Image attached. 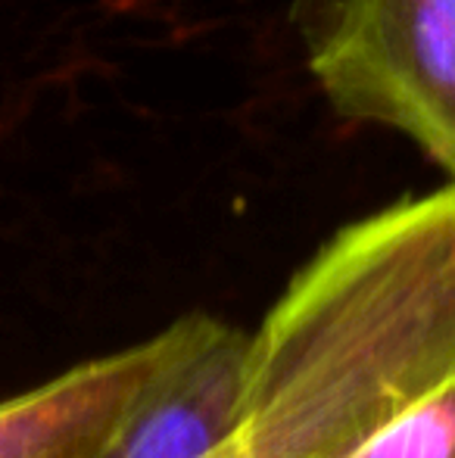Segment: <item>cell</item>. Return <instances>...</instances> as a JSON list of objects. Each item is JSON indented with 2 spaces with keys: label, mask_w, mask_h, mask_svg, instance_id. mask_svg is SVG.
<instances>
[{
  "label": "cell",
  "mask_w": 455,
  "mask_h": 458,
  "mask_svg": "<svg viewBox=\"0 0 455 458\" xmlns=\"http://www.w3.org/2000/svg\"><path fill=\"white\" fill-rule=\"evenodd\" d=\"M455 377V182L337 231L249 334L247 458H346Z\"/></svg>",
  "instance_id": "obj_1"
},
{
  "label": "cell",
  "mask_w": 455,
  "mask_h": 458,
  "mask_svg": "<svg viewBox=\"0 0 455 458\" xmlns=\"http://www.w3.org/2000/svg\"><path fill=\"white\" fill-rule=\"evenodd\" d=\"M291 16L331 106L402 131L455 182V0H293Z\"/></svg>",
  "instance_id": "obj_2"
},
{
  "label": "cell",
  "mask_w": 455,
  "mask_h": 458,
  "mask_svg": "<svg viewBox=\"0 0 455 458\" xmlns=\"http://www.w3.org/2000/svg\"><path fill=\"white\" fill-rule=\"evenodd\" d=\"M249 334L200 312L94 458H213L240 434Z\"/></svg>",
  "instance_id": "obj_3"
},
{
  "label": "cell",
  "mask_w": 455,
  "mask_h": 458,
  "mask_svg": "<svg viewBox=\"0 0 455 458\" xmlns=\"http://www.w3.org/2000/svg\"><path fill=\"white\" fill-rule=\"evenodd\" d=\"M188 312L153 337L0 403V458H94L156 371L194 337Z\"/></svg>",
  "instance_id": "obj_4"
},
{
  "label": "cell",
  "mask_w": 455,
  "mask_h": 458,
  "mask_svg": "<svg viewBox=\"0 0 455 458\" xmlns=\"http://www.w3.org/2000/svg\"><path fill=\"white\" fill-rule=\"evenodd\" d=\"M346 458H455V377L409 405Z\"/></svg>",
  "instance_id": "obj_5"
},
{
  "label": "cell",
  "mask_w": 455,
  "mask_h": 458,
  "mask_svg": "<svg viewBox=\"0 0 455 458\" xmlns=\"http://www.w3.org/2000/svg\"><path fill=\"white\" fill-rule=\"evenodd\" d=\"M213 458H247V455H243V446H240V443H231V446H225V449H222V453H215Z\"/></svg>",
  "instance_id": "obj_6"
}]
</instances>
